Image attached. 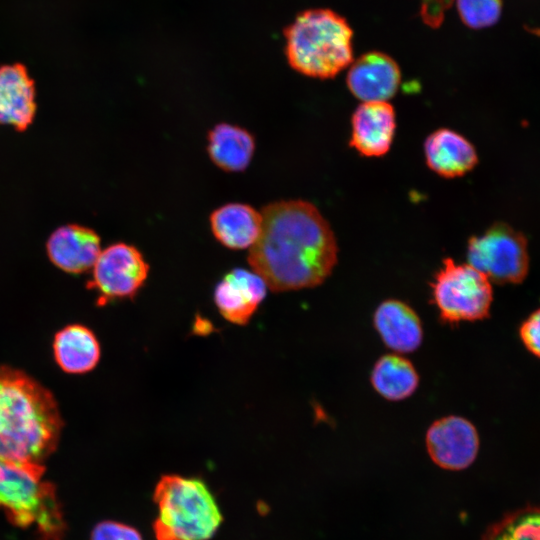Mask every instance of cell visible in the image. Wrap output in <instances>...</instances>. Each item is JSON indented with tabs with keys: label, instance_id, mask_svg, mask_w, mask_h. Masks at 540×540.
<instances>
[{
	"label": "cell",
	"instance_id": "cell-7",
	"mask_svg": "<svg viewBox=\"0 0 540 540\" xmlns=\"http://www.w3.org/2000/svg\"><path fill=\"white\" fill-rule=\"evenodd\" d=\"M467 261L490 282L520 284L529 271L527 239L508 224L497 222L482 235L470 237Z\"/></svg>",
	"mask_w": 540,
	"mask_h": 540
},
{
	"label": "cell",
	"instance_id": "cell-20",
	"mask_svg": "<svg viewBox=\"0 0 540 540\" xmlns=\"http://www.w3.org/2000/svg\"><path fill=\"white\" fill-rule=\"evenodd\" d=\"M419 381L413 363L398 354L381 356L370 375L374 390L389 401H401L410 397L417 390Z\"/></svg>",
	"mask_w": 540,
	"mask_h": 540
},
{
	"label": "cell",
	"instance_id": "cell-23",
	"mask_svg": "<svg viewBox=\"0 0 540 540\" xmlns=\"http://www.w3.org/2000/svg\"><path fill=\"white\" fill-rule=\"evenodd\" d=\"M90 540H143L140 532L127 524L102 521L92 530Z\"/></svg>",
	"mask_w": 540,
	"mask_h": 540
},
{
	"label": "cell",
	"instance_id": "cell-21",
	"mask_svg": "<svg viewBox=\"0 0 540 540\" xmlns=\"http://www.w3.org/2000/svg\"><path fill=\"white\" fill-rule=\"evenodd\" d=\"M481 540H540V505L505 514L486 529Z\"/></svg>",
	"mask_w": 540,
	"mask_h": 540
},
{
	"label": "cell",
	"instance_id": "cell-24",
	"mask_svg": "<svg viewBox=\"0 0 540 540\" xmlns=\"http://www.w3.org/2000/svg\"><path fill=\"white\" fill-rule=\"evenodd\" d=\"M519 336L525 348L540 358V308L533 311L521 323Z\"/></svg>",
	"mask_w": 540,
	"mask_h": 540
},
{
	"label": "cell",
	"instance_id": "cell-4",
	"mask_svg": "<svg viewBox=\"0 0 540 540\" xmlns=\"http://www.w3.org/2000/svg\"><path fill=\"white\" fill-rule=\"evenodd\" d=\"M153 500L158 509L153 522L157 540H209L223 522L215 496L197 477L163 475Z\"/></svg>",
	"mask_w": 540,
	"mask_h": 540
},
{
	"label": "cell",
	"instance_id": "cell-14",
	"mask_svg": "<svg viewBox=\"0 0 540 540\" xmlns=\"http://www.w3.org/2000/svg\"><path fill=\"white\" fill-rule=\"evenodd\" d=\"M37 110L34 80L20 63L0 67V124L25 131Z\"/></svg>",
	"mask_w": 540,
	"mask_h": 540
},
{
	"label": "cell",
	"instance_id": "cell-11",
	"mask_svg": "<svg viewBox=\"0 0 540 540\" xmlns=\"http://www.w3.org/2000/svg\"><path fill=\"white\" fill-rule=\"evenodd\" d=\"M401 74L397 63L382 52H369L354 61L347 86L363 102L387 101L397 92Z\"/></svg>",
	"mask_w": 540,
	"mask_h": 540
},
{
	"label": "cell",
	"instance_id": "cell-10",
	"mask_svg": "<svg viewBox=\"0 0 540 540\" xmlns=\"http://www.w3.org/2000/svg\"><path fill=\"white\" fill-rule=\"evenodd\" d=\"M267 284L256 272L236 268L217 284L214 301L229 322L245 325L266 296Z\"/></svg>",
	"mask_w": 540,
	"mask_h": 540
},
{
	"label": "cell",
	"instance_id": "cell-18",
	"mask_svg": "<svg viewBox=\"0 0 540 540\" xmlns=\"http://www.w3.org/2000/svg\"><path fill=\"white\" fill-rule=\"evenodd\" d=\"M216 239L230 249L251 248L259 238L262 215L251 206L229 203L216 209L210 217Z\"/></svg>",
	"mask_w": 540,
	"mask_h": 540
},
{
	"label": "cell",
	"instance_id": "cell-6",
	"mask_svg": "<svg viewBox=\"0 0 540 540\" xmlns=\"http://www.w3.org/2000/svg\"><path fill=\"white\" fill-rule=\"evenodd\" d=\"M430 287L432 303L443 323L475 322L490 316L491 282L468 263L457 264L451 258H445Z\"/></svg>",
	"mask_w": 540,
	"mask_h": 540
},
{
	"label": "cell",
	"instance_id": "cell-3",
	"mask_svg": "<svg viewBox=\"0 0 540 540\" xmlns=\"http://www.w3.org/2000/svg\"><path fill=\"white\" fill-rule=\"evenodd\" d=\"M284 34L290 66L306 76L332 78L353 60L352 29L330 9L300 13Z\"/></svg>",
	"mask_w": 540,
	"mask_h": 540
},
{
	"label": "cell",
	"instance_id": "cell-8",
	"mask_svg": "<svg viewBox=\"0 0 540 540\" xmlns=\"http://www.w3.org/2000/svg\"><path fill=\"white\" fill-rule=\"evenodd\" d=\"M149 266L141 252L126 243H115L101 251L88 288L98 294V303L133 298L147 279Z\"/></svg>",
	"mask_w": 540,
	"mask_h": 540
},
{
	"label": "cell",
	"instance_id": "cell-12",
	"mask_svg": "<svg viewBox=\"0 0 540 540\" xmlns=\"http://www.w3.org/2000/svg\"><path fill=\"white\" fill-rule=\"evenodd\" d=\"M47 255L59 269L71 273H83L93 268L101 248L97 233L77 224L60 226L47 240Z\"/></svg>",
	"mask_w": 540,
	"mask_h": 540
},
{
	"label": "cell",
	"instance_id": "cell-5",
	"mask_svg": "<svg viewBox=\"0 0 540 540\" xmlns=\"http://www.w3.org/2000/svg\"><path fill=\"white\" fill-rule=\"evenodd\" d=\"M44 466L0 459V509L15 525L34 527L45 540H61L65 523Z\"/></svg>",
	"mask_w": 540,
	"mask_h": 540
},
{
	"label": "cell",
	"instance_id": "cell-22",
	"mask_svg": "<svg viewBox=\"0 0 540 540\" xmlns=\"http://www.w3.org/2000/svg\"><path fill=\"white\" fill-rule=\"evenodd\" d=\"M463 23L472 29L493 26L500 19L502 0H455Z\"/></svg>",
	"mask_w": 540,
	"mask_h": 540
},
{
	"label": "cell",
	"instance_id": "cell-9",
	"mask_svg": "<svg viewBox=\"0 0 540 540\" xmlns=\"http://www.w3.org/2000/svg\"><path fill=\"white\" fill-rule=\"evenodd\" d=\"M425 442L432 461L453 471L469 467L476 459L480 444L476 427L457 415L434 421L426 432Z\"/></svg>",
	"mask_w": 540,
	"mask_h": 540
},
{
	"label": "cell",
	"instance_id": "cell-16",
	"mask_svg": "<svg viewBox=\"0 0 540 540\" xmlns=\"http://www.w3.org/2000/svg\"><path fill=\"white\" fill-rule=\"evenodd\" d=\"M424 152L429 168L446 178L466 174L478 161L473 145L459 133L446 128L436 130L426 138Z\"/></svg>",
	"mask_w": 540,
	"mask_h": 540
},
{
	"label": "cell",
	"instance_id": "cell-19",
	"mask_svg": "<svg viewBox=\"0 0 540 540\" xmlns=\"http://www.w3.org/2000/svg\"><path fill=\"white\" fill-rule=\"evenodd\" d=\"M255 149L254 138L245 129L221 123L208 136V153L221 169L230 172L244 170Z\"/></svg>",
	"mask_w": 540,
	"mask_h": 540
},
{
	"label": "cell",
	"instance_id": "cell-15",
	"mask_svg": "<svg viewBox=\"0 0 540 540\" xmlns=\"http://www.w3.org/2000/svg\"><path fill=\"white\" fill-rule=\"evenodd\" d=\"M373 325L386 347L396 353L416 351L423 341L422 322L407 303L382 301L374 311Z\"/></svg>",
	"mask_w": 540,
	"mask_h": 540
},
{
	"label": "cell",
	"instance_id": "cell-2",
	"mask_svg": "<svg viewBox=\"0 0 540 540\" xmlns=\"http://www.w3.org/2000/svg\"><path fill=\"white\" fill-rule=\"evenodd\" d=\"M63 427L54 396L17 369L0 366V459L42 465Z\"/></svg>",
	"mask_w": 540,
	"mask_h": 540
},
{
	"label": "cell",
	"instance_id": "cell-25",
	"mask_svg": "<svg viewBox=\"0 0 540 540\" xmlns=\"http://www.w3.org/2000/svg\"><path fill=\"white\" fill-rule=\"evenodd\" d=\"M455 0H420V15L425 24L438 28L445 19L446 12Z\"/></svg>",
	"mask_w": 540,
	"mask_h": 540
},
{
	"label": "cell",
	"instance_id": "cell-17",
	"mask_svg": "<svg viewBox=\"0 0 540 540\" xmlns=\"http://www.w3.org/2000/svg\"><path fill=\"white\" fill-rule=\"evenodd\" d=\"M57 365L66 373L83 374L93 370L100 359V344L96 335L81 324L67 325L53 340Z\"/></svg>",
	"mask_w": 540,
	"mask_h": 540
},
{
	"label": "cell",
	"instance_id": "cell-13",
	"mask_svg": "<svg viewBox=\"0 0 540 540\" xmlns=\"http://www.w3.org/2000/svg\"><path fill=\"white\" fill-rule=\"evenodd\" d=\"M395 111L387 101L362 102L352 115L350 145L367 157H379L391 147Z\"/></svg>",
	"mask_w": 540,
	"mask_h": 540
},
{
	"label": "cell",
	"instance_id": "cell-1",
	"mask_svg": "<svg viewBox=\"0 0 540 540\" xmlns=\"http://www.w3.org/2000/svg\"><path fill=\"white\" fill-rule=\"evenodd\" d=\"M248 261L275 292L313 288L337 263L335 236L318 209L302 200L267 205Z\"/></svg>",
	"mask_w": 540,
	"mask_h": 540
}]
</instances>
